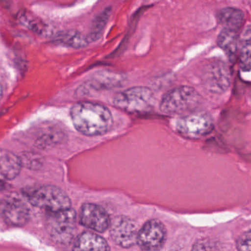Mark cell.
Here are the masks:
<instances>
[{
    "label": "cell",
    "instance_id": "obj_1",
    "mask_svg": "<svg viewBox=\"0 0 251 251\" xmlns=\"http://www.w3.org/2000/svg\"><path fill=\"white\" fill-rule=\"evenodd\" d=\"M75 128L87 136H102L108 133L114 124L111 111L98 102H79L70 109Z\"/></svg>",
    "mask_w": 251,
    "mask_h": 251
},
{
    "label": "cell",
    "instance_id": "obj_2",
    "mask_svg": "<svg viewBox=\"0 0 251 251\" xmlns=\"http://www.w3.org/2000/svg\"><path fill=\"white\" fill-rule=\"evenodd\" d=\"M202 101L194 88L180 86L167 92L160 102V110L164 114L186 115L195 111Z\"/></svg>",
    "mask_w": 251,
    "mask_h": 251
},
{
    "label": "cell",
    "instance_id": "obj_3",
    "mask_svg": "<svg viewBox=\"0 0 251 251\" xmlns=\"http://www.w3.org/2000/svg\"><path fill=\"white\" fill-rule=\"evenodd\" d=\"M114 105L130 114H145L153 109L155 97L149 88L136 86L117 94L114 98Z\"/></svg>",
    "mask_w": 251,
    "mask_h": 251
},
{
    "label": "cell",
    "instance_id": "obj_4",
    "mask_svg": "<svg viewBox=\"0 0 251 251\" xmlns=\"http://www.w3.org/2000/svg\"><path fill=\"white\" fill-rule=\"evenodd\" d=\"M76 213L74 210L48 212L47 229L51 239L59 245L71 243L75 231Z\"/></svg>",
    "mask_w": 251,
    "mask_h": 251
},
{
    "label": "cell",
    "instance_id": "obj_5",
    "mask_svg": "<svg viewBox=\"0 0 251 251\" xmlns=\"http://www.w3.org/2000/svg\"><path fill=\"white\" fill-rule=\"evenodd\" d=\"M32 205L48 210V212H58L71 208L68 195L55 186H42L26 192Z\"/></svg>",
    "mask_w": 251,
    "mask_h": 251
},
{
    "label": "cell",
    "instance_id": "obj_6",
    "mask_svg": "<svg viewBox=\"0 0 251 251\" xmlns=\"http://www.w3.org/2000/svg\"><path fill=\"white\" fill-rule=\"evenodd\" d=\"M176 128L180 134L186 137H201L212 131L214 121L208 113L193 111L182 116L176 123Z\"/></svg>",
    "mask_w": 251,
    "mask_h": 251
},
{
    "label": "cell",
    "instance_id": "obj_7",
    "mask_svg": "<svg viewBox=\"0 0 251 251\" xmlns=\"http://www.w3.org/2000/svg\"><path fill=\"white\" fill-rule=\"evenodd\" d=\"M167 239L165 226L158 220L147 222L138 233L137 244L144 251H158Z\"/></svg>",
    "mask_w": 251,
    "mask_h": 251
},
{
    "label": "cell",
    "instance_id": "obj_8",
    "mask_svg": "<svg viewBox=\"0 0 251 251\" xmlns=\"http://www.w3.org/2000/svg\"><path fill=\"white\" fill-rule=\"evenodd\" d=\"M110 233L117 245L128 248L137 242L139 233H137V227L133 220L126 216H117L111 220Z\"/></svg>",
    "mask_w": 251,
    "mask_h": 251
},
{
    "label": "cell",
    "instance_id": "obj_9",
    "mask_svg": "<svg viewBox=\"0 0 251 251\" xmlns=\"http://www.w3.org/2000/svg\"><path fill=\"white\" fill-rule=\"evenodd\" d=\"M202 83L212 93L226 92L230 86V73L222 61H214L205 67L202 74Z\"/></svg>",
    "mask_w": 251,
    "mask_h": 251
},
{
    "label": "cell",
    "instance_id": "obj_10",
    "mask_svg": "<svg viewBox=\"0 0 251 251\" xmlns=\"http://www.w3.org/2000/svg\"><path fill=\"white\" fill-rule=\"evenodd\" d=\"M80 224L100 233L105 231L111 225L109 215L103 208L93 203H85L80 211Z\"/></svg>",
    "mask_w": 251,
    "mask_h": 251
},
{
    "label": "cell",
    "instance_id": "obj_11",
    "mask_svg": "<svg viewBox=\"0 0 251 251\" xmlns=\"http://www.w3.org/2000/svg\"><path fill=\"white\" fill-rule=\"evenodd\" d=\"M2 216L7 224L16 227L25 226L30 219L27 205L18 198L10 197L2 201Z\"/></svg>",
    "mask_w": 251,
    "mask_h": 251
},
{
    "label": "cell",
    "instance_id": "obj_12",
    "mask_svg": "<svg viewBox=\"0 0 251 251\" xmlns=\"http://www.w3.org/2000/svg\"><path fill=\"white\" fill-rule=\"evenodd\" d=\"M73 251H110V248L106 241L99 235L85 231L77 236Z\"/></svg>",
    "mask_w": 251,
    "mask_h": 251
},
{
    "label": "cell",
    "instance_id": "obj_13",
    "mask_svg": "<svg viewBox=\"0 0 251 251\" xmlns=\"http://www.w3.org/2000/svg\"><path fill=\"white\" fill-rule=\"evenodd\" d=\"M217 20L223 29L239 33L245 23V14L238 8L227 7L219 11Z\"/></svg>",
    "mask_w": 251,
    "mask_h": 251
},
{
    "label": "cell",
    "instance_id": "obj_14",
    "mask_svg": "<svg viewBox=\"0 0 251 251\" xmlns=\"http://www.w3.org/2000/svg\"><path fill=\"white\" fill-rule=\"evenodd\" d=\"M1 176L6 180H13L21 171V160L19 156L7 150L2 149L0 152Z\"/></svg>",
    "mask_w": 251,
    "mask_h": 251
},
{
    "label": "cell",
    "instance_id": "obj_15",
    "mask_svg": "<svg viewBox=\"0 0 251 251\" xmlns=\"http://www.w3.org/2000/svg\"><path fill=\"white\" fill-rule=\"evenodd\" d=\"M217 45L224 51L230 61L236 59L238 50V33L223 29L217 37Z\"/></svg>",
    "mask_w": 251,
    "mask_h": 251
},
{
    "label": "cell",
    "instance_id": "obj_16",
    "mask_svg": "<svg viewBox=\"0 0 251 251\" xmlns=\"http://www.w3.org/2000/svg\"><path fill=\"white\" fill-rule=\"evenodd\" d=\"M55 42L65 46L73 48H81L89 44V37L75 30L61 32L55 36Z\"/></svg>",
    "mask_w": 251,
    "mask_h": 251
},
{
    "label": "cell",
    "instance_id": "obj_17",
    "mask_svg": "<svg viewBox=\"0 0 251 251\" xmlns=\"http://www.w3.org/2000/svg\"><path fill=\"white\" fill-rule=\"evenodd\" d=\"M124 78L117 74L111 73H101L89 81V86L93 90L112 89L117 87Z\"/></svg>",
    "mask_w": 251,
    "mask_h": 251
},
{
    "label": "cell",
    "instance_id": "obj_18",
    "mask_svg": "<svg viewBox=\"0 0 251 251\" xmlns=\"http://www.w3.org/2000/svg\"><path fill=\"white\" fill-rule=\"evenodd\" d=\"M20 21L23 25L27 27L30 30H33L35 33L39 35L48 34V28L39 20L32 17L30 14L27 13H23L20 16Z\"/></svg>",
    "mask_w": 251,
    "mask_h": 251
},
{
    "label": "cell",
    "instance_id": "obj_19",
    "mask_svg": "<svg viewBox=\"0 0 251 251\" xmlns=\"http://www.w3.org/2000/svg\"><path fill=\"white\" fill-rule=\"evenodd\" d=\"M20 158L23 166L30 170H39L43 165V158L35 152H23Z\"/></svg>",
    "mask_w": 251,
    "mask_h": 251
},
{
    "label": "cell",
    "instance_id": "obj_20",
    "mask_svg": "<svg viewBox=\"0 0 251 251\" xmlns=\"http://www.w3.org/2000/svg\"><path fill=\"white\" fill-rule=\"evenodd\" d=\"M239 61L242 71H251V39L247 41L241 48Z\"/></svg>",
    "mask_w": 251,
    "mask_h": 251
},
{
    "label": "cell",
    "instance_id": "obj_21",
    "mask_svg": "<svg viewBox=\"0 0 251 251\" xmlns=\"http://www.w3.org/2000/svg\"><path fill=\"white\" fill-rule=\"evenodd\" d=\"M108 19V12H102V14L100 15L99 17L96 19L95 20V25H94L93 29H92V32L91 33L90 36H89V41L97 40L99 39L100 36V30L103 29L104 26L107 23V20Z\"/></svg>",
    "mask_w": 251,
    "mask_h": 251
},
{
    "label": "cell",
    "instance_id": "obj_22",
    "mask_svg": "<svg viewBox=\"0 0 251 251\" xmlns=\"http://www.w3.org/2000/svg\"><path fill=\"white\" fill-rule=\"evenodd\" d=\"M218 245L214 241L208 239H201L194 243L191 251H219Z\"/></svg>",
    "mask_w": 251,
    "mask_h": 251
},
{
    "label": "cell",
    "instance_id": "obj_23",
    "mask_svg": "<svg viewBox=\"0 0 251 251\" xmlns=\"http://www.w3.org/2000/svg\"><path fill=\"white\" fill-rule=\"evenodd\" d=\"M236 247L238 251H251V229L239 236Z\"/></svg>",
    "mask_w": 251,
    "mask_h": 251
},
{
    "label": "cell",
    "instance_id": "obj_24",
    "mask_svg": "<svg viewBox=\"0 0 251 251\" xmlns=\"http://www.w3.org/2000/svg\"><path fill=\"white\" fill-rule=\"evenodd\" d=\"M60 136H61L59 134H56L55 133H47L40 139H38L36 144L38 146L40 147L39 148H45L58 143L60 140Z\"/></svg>",
    "mask_w": 251,
    "mask_h": 251
}]
</instances>
